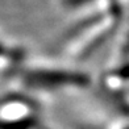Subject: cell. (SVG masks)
I'll use <instances>...</instances> for the list:
<instances>
[{"instance_id": "cell-1", "label": "cell", "mask_w": 129, "mask_h": 129, "mask_svg": "<svg viewBox=\"0 0 129 129\" xmlns=\"http://www.w3.org/2000/svg\"><path fill=\"white\" fill-rule=\"evenodd\" d=\"M33 79H36L37 82L41 83H50V84H57V83H67V82H71V83H77V82L82 80L83 78L78 77V75H73V74H62V73H45V74H37L34 75Z\"/></svg>"}]
</instances>
